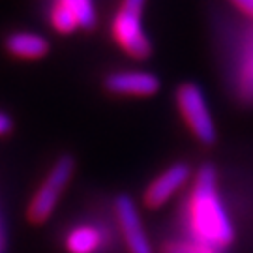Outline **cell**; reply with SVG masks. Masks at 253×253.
Returning <instances> with one entry per match:
<instances>
[{
	"label": "cell",
	"instance_id": "5",
	"mask_svg": "<svg viewBox=\"0 0 253 253\" xmlns=\"http://www.w3.org/2000/svg\"><path fill=\"white\" fill-rule=\"evenodd\" d=\"M49 17L60 34H72L77 28L90 30L96 25L94 0H54Z\"/></svg>",
	"mask_w": 253,
	"mask_h": 253
},
{
	"label": "cell",
	"instance_id": "7",
	"mask_svg": "<svg viewBox=\"0 0 253 253\" xmlns=\"http://www.w3.org/2000/svg\"><path fill=\"white\" fill-rule=\"evenodd\" d=\"M191 176L188 163L176 162L160 172L145 191V205L148 208H158L165 205L178 190H182Z\"/></svg>",
	"mask_w": 253,
	"mask_h": 253
},
{
	"label": "cell",
	"instance_id": "15",
	"mask_svg": "<svg viewBox=\"0 0 253 253\" xmlns=\"http://www.w3.org/2000/svg\"><path fill=\"white\" fill-rule=\"evenodd\" d=\"M252 77H253V64H252Z\"/></svg>",
	"mask_w": 253,
	"mask_h": 253
},
{
	"label": "cell",
	"instance_id": "12",
	"mask_svg": "<svg viewBox=\"0 0 253 253\" xmlns=\"http://www.w3.org/2000/svg\"><path fill=\"white\" fill-rule=\"evenodd\" d=\"M231 2H233L244 15L253 19V0H231Z\"/></svg>",
	"mask_w": 253,
	"mask_h": 253
},
{
	"label": "cell",
	"instance_id": "2",
	"mask_svg": "<svg viewBox=\"0 0 253 253\" xmlns=\"http://www.w3.org/2000/svg\"><path fill=\"white\" fill-rule=\"evenodd\" d=\"M146 0H122L111 23V34L118 47L135 60H145L152 54V43L143 27Z\"/></svg>",
	"mask_w": 253,
	"mask_h": 253
},
{
	"label": "cell",
	"instance_id": "9",
	"mask_svg": "<svg viewBox=\"0 0 253 253\" xmlns=\"http://www.w3.org/2000/svg\"><path fill=\"white\" fill-rule=\"evenodd\" d=\"M6 51L17 58L36 60L49 53V42L40 34L32 32H15L6 40Z\"/></svg>",
	"mask_w": 253,
	"mask_h": 253
},
{
	"label": "cell",
	"instance_id": "10",
	"mask_svg": "<svg viewBox=\"0 0 253 253\" xmlns=\"http://www.w3.org/2000/svg\"><path fill=\"white\" fill-rule=\"evenodd\" d=\"M68 253H96L103 244V235L94 225H77L66 236Z\"/></svg>",
	"mask_w": 253,
	"mask_h": 253
},
{
	"label": "cell",
	"instance_id": "4",
	"mask_svg": "<svg viewBox=\"0 0 253 253\" xmlns=\"http://www.w3.org/2000/svg\"><path fill=\"white\" fill-rule=\"evenodd\" d=\"M73 171H75V162L70 154H64L54 162L53 169L49 171L42 188L34 193L32 201L28 203L27 217L30 223L40 225L51 217L62 191L68 188V184L72 180Z\"/></svg>",
	"mask_w": 253,
	"mask_h": 253
},
{
	"label": "cell",
	"instance_id": "14",
	"mask_svg": "<svg viewBox=\"0 0 253 253\" xmlns=\"http://www.w3.org/2000/svg\"><path fill=\"white\" fill-rule=\"evenodd\" d=\"M6 244V229H4V223H2V217H0V252Z\"/></svg>",
	"mask_w": 253,
	"mask_h": 253
},
{
	"label": "cell",
	"instance_id": "3",
	"mask_svg": "<svg viewBox=\"0 0 253 253\" xmlns=\"http://www.w3.org/2000/svg\"><path fill=\"white\" fill-rule=\"evenodd\" d=\"M176 105L190 131L201 145L212 146L217 141V129L210 113L205 92L195 83H184L176 90Z\"/></svg>",
	"mask_w": 253,
	"mask_h": 253
},
{
	"label": "cell",
	"instance_id": "13",
	"mask_svg": "<svg viewBox=\"0 0 253 253\" xmlns=\"http://www.w3.org/2000/svg\"><path fill=\"white\" fill-rule=\"evenodd\" d=\"M9 131H11V118L4 113H0V137L9 133Z\"/></svg>",
	"mask_w": 253,
	"mask_h": 253
},
{
	"label": "cell",
	"instance_id": "6",
	"mask_svg": "<svg viewBox=\"0 0 253 253\" xmlns=\"http://www.w3.org/2000/svg\"><path fill=\"white\" fill-rule=\"evenodd\" d=\"M115 214L120 227L122 238L129 253H154L152 244L145 233V227L139 216V208L129 195H118L115 201Z\"/></svg>",
	"mask_w": 253,
	"mask_h": 253
},
{
	"label": "cell",
	"instance_id": "11",
	"mask_svg": "<svg viewBox=\"0 0 253 253\" xmlns=\"http://www.w3.org/2000/svg\"><path fill=\"white\" fill-rule=\"evenodd\" d=\"M162 253H223V250L205 244L195 238H178V240H167L162 246Z\"/></svg>",
	"mask_w": 253,
	"mask_h": 253
},
{
	"label": "cell",
	"instance_id": "8",
	"mask_svg": "<svg viewBox=\"0 0 253 253\" xmlns=\"http://www.w3.org/2000/svg\"><path fill=\"white\" fill-rule=\"evenodd\" d=\"M105 88L117 96L148 98L160 90V79L154 73L139 72V70L115 72L105 77Z\"/></svg>",
	"mask_w": 253,
	"mask_h": 253
},
{
	"label": "cell",
	"instance_id": "1",
	"mask_svg": "<svg viewBox=\"0 0 253 253\" xmlns=\"http://www.w3.org/2000/svg\"><path fill=\"white\" fill-rule=\"evenodd\" d=\"M186 223L191 238L219 250H225L235 240V227L217 190L216 167L212 163H203L193 178Z\"/></svg>",
	"mask_w": 253,
	"mask_h": 253
},
{
	"label": "cell",
	"instance_id": "16",
	"mask_svg": "<svg viewBox=\"0 0 253 253\" xmlns=\"http://www.w3.org/2000/svg\"><path fill=\"white\" fill-rule=\"evenodd\" d=\"M0 253H2V252H0Z\"/></svg>",
	"mask_w": 253,
	"mask_h": 253
}]
</instances>
